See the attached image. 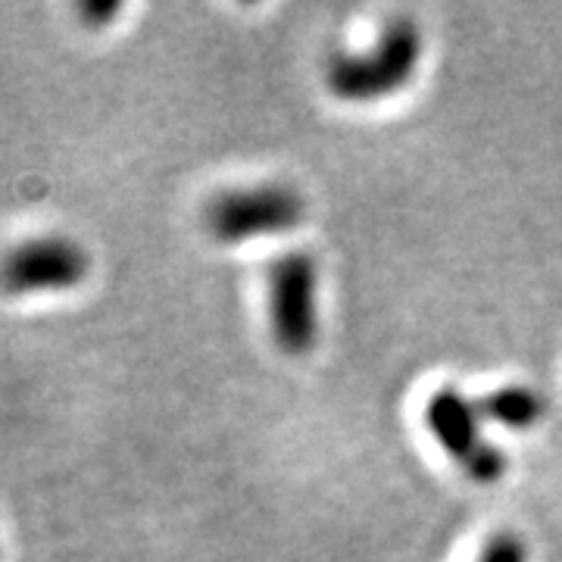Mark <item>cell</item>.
Listing matches in <instances>:
<instances>
[{
	"label": "cell",
	"instance_id": "6da1fadb",
	"mask_svg": "<svg viewBox=\"0 0 562 562\" xmlns=\"http://www.w3.org/2000/svg\"><path fill=\"white\" fill-rule=\"evenodd\" d=\"M422 63L416 22L397 20L382 32L369 54H335L325 63V85L347 103H369L406 88Z\"/></svg>",
	"mask_w": 562,
	"mask_h": 562
},
{
	"label": "cell",
	"instance_id": "7a4b0ae2",
	"mask_svg": "<svg viewBox=\"0 0 562 562\" xmlns=\"http://www.w3.org/2000/svg\"><path fill=\"white\" fill-rule=\"evenodd\" d=\"M306 220V201L288 184H257L222 191L206 203L203 225L222 244L276 238L294 232Z\"/></svg>",
	"mask_w": 562,
	"mask_h": 562
},
{
	"label": "cell",
	"instance_id": "3957f363",
	"mask_svg": "<svg viewBox=\"0 0 562 562\" xmlns=\"http://www.w3.org/2000/svg\"><path fill=\"white\" fill-rule=\"evenodd\" d=\"M269 322L288 357H306L319 341V266L310 254H284L269 266Z\"/></svg>",
	"mask_w": 562,
	"mask_h": 562
},
{
	"label": "cell",
	"instance_id": "277c9868",
	"mask_svg": "<svg viewBox=\"0 0 562 562\" xmlns=\"http://www.w3.org/2000/svg\"><path fill=\"white\" fill-rule=\"evenodd\" d=\"M479 403L462 397L453 387H438L425 403V425L431 438L447 450V457L460 462L469 479L482 484L501 482L506 472V457L491 441L482 438Z\"/></svg>",
	"mask_w": 562,
	"mask_h": 562
},
{
	"label": "cell",
	"instance_id": "5b68a950",
	"mask_svg": "<svg viewBox=\"0 0 562 562\" xmlns=\"http://www.w3.org/2000/svg\"><path fill=\"white\" fill-rule=\"evenodd\" d=\"M91 272L81 244L69 238H32L13 247L0 262V288L10 297L72 291Z\"/></svg>",
	"mask_w": 562,
	"mask_h": 562
},
{
	"label": "cell",
	"instance_id": "8992f818",
	"mask_svg": "<svg viewBox=\"0 0 562 562\" xmlns=\"http://www.w3.org/2000/svg\"><path fill=\"white\" fill-rule=\"evenodd\" d=\"M479 413L484 419L497 422L503 428H513V431H528L543 419V397L531 387L522 384H509L501 387L494 394H487L479 401Z\"/></svg>",
	"mask_w": 562,
	"mask_h": 562
},
{
	"label": "cell",
	"instance_id": "52a82bcc",
	"mask_svg": "<svg viewBox=\"0 0 562 562\" xmlns=\"http://www.w3.org/2000/svg\"><path fill=\"white\" fill-rule=\"evenodd\" d=\"M479 562H528V550L516 535H494L484 543Z\"/></svg>",
	"mask_w": 562,
	"mask_h": 562
},
{
	"label": "cell",
	"instance_id": "ba28073f",
	"mask_svg": "<svg viewBox=\"0 0 562 562\" xmlns=\"http://www.w3.org/2000/svg\"><path fill=\"white\" fill-rule=\"evenodd\" d=\"M116 13H120V3H88V7H81V16L94 22V25H101V20H113Z\"/></svg>",
	"mask_w": 562,
	"mask_h": 562
}]
</instances>
